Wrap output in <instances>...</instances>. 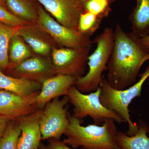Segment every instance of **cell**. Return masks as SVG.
Here are the masks:
<instances>
[{
  "instance_id": "6da1fadb",
  "label": "cell",
  "mask_w": 149,
  "mask_h": 149,
  "mask_svg": "<svg viewBox=\"0 0 149 149\" xmlns=\"http://www.w3.org/2000/svg\"><path fill=\"white\" fill-rule=\"evenodd\" d=\"M113 47L107 65V81L112 88L124 90L137 81L141 67L149 60V49L132 32L116 24Z\"/></svg>"
},
{
  "instance_id": "7a4b0ae2",
  "label": "cell",
  "mask_w": 149,
  "mask_h": 149,
  "mask_svg": "<svg viewBox=\"0 0 149 149\" xmlns=\"http://www.w3.org/2000/svg\"><path fill=\"white\" fill-rule=\"evenodd\" d=\"M69 127L62 142L72 148L81 147L85 149H120L118 143V131L113 120H108L101 125L83 126L80 120L68 116Z\"/></svg>"
},
{
  "instance_id": "3957f363",
  "label": "cell",
  "mask_w": 149,
  "mask_h": 149,
  "mask_svg": "<svg viewBox=\"0 0 149 149\" xmlns=\"http://www.w3.org/2000/svg\"><path fill=\"white\" fill-rule=\"evenodd\" d=\"M113 40V30L110 27L106 28L94 39L93 43L96 44V48L88 56V72L84 76L78 77L75 85L81 93H91L100 88L104 80L103 73L107 70Z\"/></svg>"
},
{
  "instance_id": "277c9868",
  "label": "cell",
  "mask_w": 149,
  "mask_h": 149,
  "mask_svg": "<svg viewBox=\"0 0 149 149\" xmlns=\"http://www.w3.org/2000/svg\"><path fill=\"white\" fill-rule=\"evenodd\" d=\"M139 75V81L124 90L112 88L104 78L100 86V100L102 104L119 115L128 123V129L126 133L129 136L135 135L139 130V126L131 120L128 107L133 99L141 96L143 85L149 77V65Z\"/></svg>"
},
{
  "instance_id": "5b68a950",
  "label": "cell",
  "mask_w": 149,
  "mask_h": 149,
  "mask_svg": "<svg viewBox=\"0 0 149 149\" xmlns=\"http://www.w3.org/2000/svg\"><path fill=\"white\" fill-rule=\"evenodd\" d=\"M100 94V87L88 94L81 93L75 86L71 87L67 96L74 106L72 116L80 120L90 116L97 125H102L108 120H113L118 123H125L119 115L102 104Z\"/></svg>"
},
{
  "instance_id": "8992f818",
  "label": "cell",
  "mask_w": 149,
  "mask_h": 149,
  "mask_svg": "<svg viewBox=\"0 0 149 149\" xmlns=\"http://www.w3.org/2000/svg\"><path fill=\"white\" fill-rule=\"evenodd\" d=\"M37 24L59 46L63 47L80 49L92 47L91 37L81 35L76 30L67 28L58 23L41 6L37 7Z\"/></svg>"
},
{
  "instance_id": "52a82bcc",
  "label": "cell",
  "mask_w": 149,
  "mask_h": 149,
  "mask_svg": "<svg viewBox=\"0 0 149 149\" xmlns=\"http://www.w3.org/2000/svg\"><path fill=\"white\" fill-rule=\"evenodd\" d=\"M69 102L67 96L60 100L53 99L43 109L40 121L42 140L55 139L60 140L69 127L70 122L67 108Z\"/></svg>"
},
{
  "instance_id": "ba28073f",
  "label": "cell",
  "mask_w": 149,
  "mask_h": 149,
  "mask_svg": "<svg viewBox=\"0 0 149 149\" xmlns=\"http://www.w3.org/2000/svg\"><path fill=\"white\" fill-rule=\"evenodd\" d=\"M91 47L54 49L52 62L55 74H66L77 78L83 76L88 65Z\"/></svg>"
},
{
  "instance_id": "9c48e42d",
  "label": "cell",
  "mask_w": 149,
  "mask_h": 149,
  "mask_svg": "<svg viewBox=\"0 0 149 149\" xmlns=\"http://www.w3.org/2000/svg\"><path fill=\"white\" fill-rule=\"evenodd\" d=\"M39 92L31 95L22 96L0 89V116L9 120H17L35 112L40 109L36 100Z\"/></svg>"
},
{
  "instance_id": "30bf717a",
  "label": "cell",
  "mask_w": 149,
  "mask_h": 149,
  "mask_svg": "<svg viewBox=\"0 0 149 149\" xmlns=\"http://www.w3.org/2000/svg\"><path fill=\"white\" fill-rule=\"evenodd\" d=\"M60 24L77 30L80 15L84 12L82 0H37Z\"/></svg>"
},
{
  "instance_id": "8fae6325",
  "label": "cell",
  "mask_w": 149,
  "mask_h": 149,
  "mask_svg": "<svg viewBox=\"0 0 149 149\" xmlns=\"http://www.w3.org/2000/svg\"><path fill=\"white\" fill-rule=\"evenodd\" d=\"M77 80L76 77L70 75L58 74L44 80L36 97L38 107L43 109L53 99L67 96L70 88L75 86Z\"/></svg>"
},
{
  "instance_id": "7c38bea8",
  "label": "cell",
  "mask_w": 149,
  "mask_h": 149,
  "mask_svg": "<svg viewBox=\"0 0 149 149\" xmlns=\"http://www.w3.org/2000/svg\"><path fill=\"white\" fill-rule=\"evenodd\" d=\"M43 109L37 110L17 120L21 134L17 141L16 149L39 148L42 141L40 121Z\"/></svg>"
},
{
  "instance_id": "4fadbf2b",
  "label": "cell",
  "mask_w": 149,
  "mask_h": 149,
  "mask_svg": "<svg viewBox=\"0 0 149 149\" xmlns=\"http://www.w3.org/2000/svg\"><path fill=\"white\" fill-rule=\"evenodd\" d=\"M17 78H24L42 83L56 75L52 62L43 56H32L13 68Z\"/></svg>"
},
{
  "instance_id": "5bb4252c",
  "label": "cell",
  "mask_w": 149,
  "mask_h": 149,
  "mask_svg": "<svg viewBox=\"0 0 149 149\" xmlns=\"http://www.w3.org/2000/svg\"><path fill=\"white\" fill-rule=\"evenodd\" d=\"M16 35L22 38L32 51L42 56H47L55 48L54 41L37 24L19 27Z\"/></svg>"
},
{
  "instance_id": "9a60e30c",
  "label": "cell",
  "mask_w": 149,
  "mask_h": 149,
  "mask_svg": "<svg viewBox=\"0 0 149 149\" xmlns=\"http://www.w3.org/2000/svg\"><path fill=\"white\" fill-rule=\"evenodd\" d=\"M42 84L24 78L6 75L0 70V89L10 91L22 96L31 95L40 92Z\"/></svg>"
},
{
  "instance_id": "2e32d148",
  "label": "cell",
  "mask_w": 149,
  "mask_h": 149,
  "mask_svg": "<svg viewBox=\"0 0 149 149\" xmlns=\"http://www.w3.org/2000/svg\"><path fill=\"white\" fill-rule=\"evenodd\" d=\"M136 5L129 16L132 32L142 38L149 35V0H136Z\"/></svg>"
},
{
  "instance_id": "e0dca14e",
  "label": "cell",
  "mask_w": 149,
  "mask_h": 149,
  "mask_svg": "<svg viewBox=\"0 0 149 149\" xmlns=\"http://www.w3.org/2000/svg\"><path fill=\"white\" fill-rule=\"evenodd\" d=\"M138 125L139 130L134 136L118 132L117 140L120 149H149V126L142 120H139Z\"/></svg>"
},
{
  "instance_id": "ac0fdd59",
  "label": "cell",
  "mask_w": 149,
  "mask_h": 149,
  "mask_svg": "<svg viewBox=\"0 0 149 149\" xmlns=\"http://www.w3.org/2000/svg\"><path fill=\"white\" fill-rule=\"evenodd\" d=\"M6 7L17 18L37 24L38 15L35 8L28 0H5Z\"/></svg>"
},
{
  "instance_id": "d6986e66",
  "label": "cell",
  "mask_w": 149,
  "mask_h": 149,
  "mask_svg": "<svg viewBox=\"0 0 149 149\" xmlns=\"http://www.w3.org/2000/svg\"><path fill=\"white\" fill-rule=\"evenodd\" d=\"M32 56V51L22 38L14 35L11 39L8 49L9 62L13 68Z\"/></svg>"
},
{
  "instance_id": "ffe728a7",
  "label": "cell",
  "mask_w": 149,
  "mask_h": 149,
  "mask_svg": "<svg viewBox=\"0 0 149 149\" xmlns=\"http://www.w3.org/2000/svg\"><path fill=\"white\" fill-rule=\"evenodd\" d=\"M18 27L9 26L0 22V70L9 67L10 42L12 37L17 34Z\"/></svg>"
},
{
  "instance_id": "44dd1931",
  "label": "cell",
  "mask_w": 149,
  "mask_h": 149,
  "mask_svg": "<svg viewBox=\"0 0 149 149\" xmlns=\"http://www.w3.org/2000/svg\"><path fill=\"white\" fill-rule=\"evenodd\" d=\"M103 19L91 13L84 12L80 15L77 31L81 35L91 37L100 27Z\"/></svg>"
},
{
  "instance_id": "7402d4cb",
  "label": "cell",
  "mask_w": 149,
  "mask_h": 149,
  "mask_svg": "<svg viewBox=\"0 0 149 149\" xmlns=\"http://www.w3.org/2000/svg\"><path fill=\"white\" fill-rule=\"evenodd\" d=\"M115 0H88L83 3L84 12H88L104 18L109 15L111 5Z\"/></svg>"
},
{
  "instance_id": "603a6c76",
  "label": "cell",
  "mask_w": 149,
  "mask_h": 149,
  "mask_svg": "<svg viewBox=\"0 0 149 149\" xmlns=\"http://www.w3.org/2000/svg\"><path fill=\"white\" fill-rule=\"evenodd\" d=\"M21 130L17 122L8 124L3 135L0 139V149H16Z\"/></svg>"
},
{
  "instance_id": "cb8c5ba5",
  "label": "cell",
  "mask_w": 149,
  "mask_h": 149,
  "mask_svg": "<svg viewBox=\"0 0 149 149\" xmlns=\"http://www.w3.org/2000/svg\"><path fill=\"white\" fill-rule=\"evenodd\" d=\"M0 22L12 26L19 27L24 25L32 24L28 22L24 21L17 17L9 11L7 10L5 8L0 5Z\"/></svg>"
},
{
  "instance_id": "d4e9b609",
  "label": "cell",
  "mask_w": 149,
  "mask_h": 149,
  "mask_svg": "<svg viewBox=\"0 0 149 149\" xmlns=\"http://www.w3.org/2000/svg\"><path fill=\"white\" fill-rule=\"evenodd\" d=\"M39 149H74L70 148L60 140L55 139H50L48 143L45 145L40 143ZM81 149H85L82 148Z\"/></svg>"
},
{
  "instance_id": "484cf974",
  "label": "cell",
  "mask_w": 149,
  "mask_h": 149,
  "mask_svg": "<svg viewBox=\"0 0 149 149\" xmlns=\"http://www.w3.org/2000/svg\"><path fill=\"white\" fill-rule=\"evenodd\" d=\"M9 121L6 118L0 116V139L5 132Z\"/></svg>"
},
{
  "instance_id": "4316f807",
  "label": "cell",
  "mask_w": 149,
  "mask_h": 149,
  "mask_svg": "<svg viewBox=\"0 0 149 149\" xmlns=\"http://www.w3.org/2000/svg\"><path fill=\"white\" fill-rule=\"evenodd\" d=\"M140 40L142 44L149 49V35L140 38Z\"/></svg>"
},
{
  "instance_id": "83f0119b",
  "label": "cell",
  "mask_w": 149,
  "mask_h": 149,
  "mask_svg": "<svg viewBox=\"0 0 149 149\" xmlns=\"http://www.w3.org/2000/svg\"><path fill=\"white\" fill-rule=\"evenodd\" d=\"M0 5L1 6H3L4 7L6 8V6L5 4V0H0Z\"/></svg>"
},
{
  "instance_id": "f1b7e54d",
  "label": "cell",
  "mask_w": 149,
  "mask_h": 149,
  "mask_svg": "<svg viewBox=\"0 0 149 149\" xmlns=\"http://www.w3.org/2000/svg\"><path fill=\"white\" fill-rule=\"evenodd\" d=\"M88 1V0H82V1H83V3H85V1Z\"/></svg>"
},
{
  "instance_id": "f546056e",
  "label": "cell",
  "mask_w": 149,
  "mask_h": 149,
  "mask_svg": "<svg viewBox=\"0 0 149 149\" xmlns=\"http://www.w3.org/2000/svg\"><path fill=\"white\" fill-rule=\"evenodd\" d=\"M39 149V148H38V149Z\"/></svg>"
}]
</instances>
